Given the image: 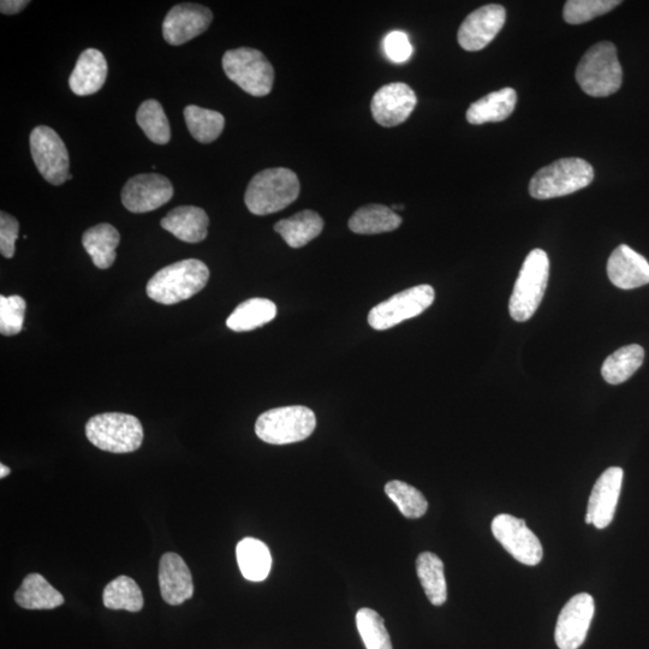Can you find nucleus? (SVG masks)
Segmentation results:
<instances>
[{
    "mask_svg": "<svg viewBox=\"0 0 649 649\" xmlns=\"http://www.w3.org/2000/svg\"><path fill=\"white\" fill-rule=\"evenodd\" d=\"M16 603L26 610H53L64 604V598L44 576L31 574L15 593Z\"/></svg>",
    "mask_w": 649,
    "mask_h": 649,
    "instance_id": "b1692460",
    "label": "nucleus"
},
{
    "mask_svg": "<svg viewBox=\"0 0 649 649\" xmlns=\"http://www.w3.org/2000/svg\"><path fill=\"white\" fill-rule=\"evenodd\" d=\"M356 625L367 649H392L389 631L384 619L372 609H361L356 615Z\"/></svg>",
    "mask_w": 649,
    "mask_h": 649,
    "instance_id": "f704fd0d",
    "label": "nucleus"
},
{
    "mask_svg": "<svg viewBox=\"0 0 649 649\" xmlns=\"http://www.w3.org/2000/svg\"><path fill=\"white\" fill-rule=\"evenodd\" d=\"M26 301L19 295L0 296V333L15 336L23 329L26 314Z\"/></svg>",
    "mask_w": 649,
    "mask_h": 649,
    "instance_id": "e433bc0d",
    "label": "nucleus"
},
{
    "mask_svg": "<svg viewBox=\"0 0 649 649\" xmlns=\"http://www.w3.org/2000/svg\"><path fill=\"white\" fill-rule=\"evenodd\" d=\"M550 277V260L543 249L527 255L510 297L509 312L517 323H525L538 311Z\"/></svg>",
    "mask_w": 649,
    "mask_h": 649,
    "instance_id": "20e7f679",
    "label": "nucleus"
},
{
    "mask_svg": "<svg viewBox=\"0 0 649 649\" xmlns=\"http://www.w3.org/2000/svg\"><path fill=\"white\" fill-rule=\"evenodd\" d=\"M624 472L622 468L606 469L593 487L589 497L586 523L604 529L611 525L621 496Z\"/></svg>",
    "mask_w": 649,
    "mask_h": 649,
    "instance_id": "f3484780",
    "label": "nucleus"
},
{
    "mask_svg": "<svg viewBox=\"0 0 649 649\" xmlns=\"http://www.w3.org/2000/svg\"><path fill=\"white\" fill-rule=\"evenodd\" d=\"M174 187L163 175L142 174L130 178L122 190V202L128 211L147 213L168 204Z\"/></svg>",
    "mask_w": 649,
    "mask_h": 649,
    "instance_id": "ddd939ff",
    "label": "nucleus"
},
{
    "mask_svg": "<svg viewBox=\"0 0 649 649\" xmlns=\"http://www.w3.org/2000/svg\"><path fill=\"white\" fill-rule=\"evenodd\" d=\"M10 472H11L10 468L2 464V466H0V479L7 478Z\"/></svg>",
    "mask_w": 649,
    "mask_h": 649,
    "instance_id": "a19ab883",
    "label": "nucleus"
},
{
    "mask_svg": "<svg viewBox=\"0 0 649 649\" xmlns=\"http://www.w3.org/2000/svg\"><path fill=\"white\" fill-rule=\"evenodd\" d=\"M595 612L592 595L580 593L571 598L558 617L555 640L559 649H579L585 642Z\"/></svg>",
    "mask_w": 649,
    "mask_h": 649,
    "instance_id": "f8f14e48",
    "label": "nucleus"
},
{
    "mask_svg": "<svg viewBox=\"0 0 649 649\" xmlns=\"http://www.w3.org/2000/svg\"><path fill=\"white\" fill-rule=\"evenodd\" d=\"M160 224L164 230L169 231L178 240L199 243L207 237L210 219L200 207L181 206L169 212Z\"/></svg>",
    "mask_w": 649,
    "mask_h": 649,
    "instance_id": "412c9836",
    "label": "nucleus"
},
{
    "mask_svg": "<svg viewBox=\"0 0 649 649\" xmlns=\"http://www.w3.org/2000/svg\"><path fill=\"white\" fill-rule=\"evenodd\" d=\"M402 218L384 205H367L359 208L349 219V229L359 235H377L400 228Z\"/></svg>",
    "mask_w": 649,
    "mask_h": 649,
    "instance_id": "bb28decb",
    "label": "nucleus"
},
{
    "mask_svg": "<svg viewBox=\"0 0 649 649\" xmlns=\"http://www.w3.org/2000/svg\"><path fill=\"white\" fill-rule=\"evenodd\" d=\"M384 50L387 58L396 64L409 61L413 56V46L406 33L395 31L386 35Z\"/></svg>",
    "mask_w": 649,
    "mask_h": 649,
    "instance_id": "4c0bfd02",
    "label": "nucleus"
},
{
    "mask_svg": "<svg viewBox=\"0 0 649 649\" xmlns=\"http://www.w3.org/2000/svg\"><path fill=\"white\" fill-rule=\"evenodd\" d=\"M607 275L619 289L640 288L649 284V263L645 256L622 244L613 250L607 261Z\"/></svg>",
    "mask_w": 649,
    "mask_h": 649,
    "instance_id": "a211bd4d",
    "label": "nucleus"
},
{
    "mask_svg": "<svg viewBox=\"0 0 649 649\" xmlns=\"http://www.w3.org/2000/svg\"><path fill=\"white\" fill-rule=\"evenodd\" d=\"M103 601L110 610L139 612L144 607V597L138 583L128 576H118L104 589Z\"/></svg>",
    "mask_w": 649,
    "mask_h": 649,
    "instance_id": "2f4dec72",
    "label": "nucleus"
},
{
    "mask_svg": "<svg viewBox=\"0 0 649 649\" xmlns=\"http://www.w3.org/2000/svg\"><path fill=\"white\" fill-rule=\"evenodd\" d=\"M621 3L618 0H569L564 5L563 17L570 25H581L610 13Z\"/></svg>",
    "mask_w": 649,
    "mask_h": 649,
    "instance_id": "c9c22d12",
    "label": "nucleus"
},
{
    "mask_svg": "<svg viewBox=\"0 0 649 649\" xmlns=\"http://www.w3.org/2000/svg\"><path fill=\"white\" fill-rule=\"evenodd\" d=\"M506 11L502 5L490 4L473 11L458 29V44L463 50H484L505 25Z\"/></svg>",
    "mask_w": 649,
    "mask_h": 649,
    "instance_id": "4468645a",
    "label": "nucleus"
},
{
    "mask_svg": "<svg viewBox=\"0 0 649 649\" xmlns=\"http://www.w3.org/2000/svg\"><path fill=\"white\" fill-rule=\"evenodd\" d=\"M391 208H392V210H394V211H395V210H404V206H402V205H395V206H392Z\"/></svg>",
    "mask_w": 649,
    "mask_h": 649,
    "instance_id": "79ce46f5",
    "label": "nucleus"
},
{
    "mask_svg": "<svg viewBox=\"0 0 649 649\" xmlns=\"http://www.w3.org/2000/svg\"><path fill=\"white\" fill-rule=\"evenodd\" d=\"M594 180L593 166L581 158H563L540 169L529 183L532 198L549 200L574 194Z\"/></svg>",
    "mask_w": 649,
    "mask_h": 649,
    "instance_id": "39448f33",
    "label": "nucleus"
},
{
    "mask_svg": "<svg viewBox=\"0 0 649 649\" xmlns=\"http://www.w3.org/2000/svg\"><path fill=\"white\" fill-rule=\"evenodd\" d=\"M416 571L428 600L434 606H442L448 599L442 559L432 552L421 553L416 559Z\"/></svg>",
    "mask_w": 649,
    "mask_h": 649,
    "instance_id": "c85d7f7f",
    "label": "nucleus"
},
{
    "mask_svg": "<svg viewBox=\"0 0 649 649\" xmlns=\"http://www.w3.org/2000/svg\"><path fill=\"white\" fill-rule=\"evenodd\" d=\"M136 122L154 144L165 145L171 139L169 119L157 100H146L136 113Z\"/></svg>",
    "mask_w": 649,
    "mask_h": 649,
    "instance_id": "473e14b6",
    "label": "nucleus"
},
{
    "mask_svg": "<svg viewBox=\"0 0 649 649\" xmlns=\"http://www.w3.org/2000/svg\"><path fill=\"white\" fill-rule=\"evenodd\" d=\"M31 152L35 165L47 182L62 186L68 181L69 153L55 130L46 125L35 128L31 134Z\"/></svg>",
    "mask_w": 649,
    "mask_h": 649,
    "instance_id": "9d476101",
    "label": "nucleus"
},
{
    "mask_svg": "<svg viewBox=\"0 0 649 649\" xmlns=\"http://www.w3.org/2000/svg\"><path fill=\"white\" fill-rule=\"evenodd\" d=\"M20 224L10 214L0 213V252L4 258L11 259L15 255V242L19 237Z\"/></svg>",
    "mask_w": 649,
    "mask_h": 649,
    "instance_id": "58836bf2",
    "label": "nucleus"
},
{
    "mask_svg": "<svg viewBox=\"0 0 649 649\" xmlns=\"http://www.w3.org/2000/svg\"><path fill=\"white\" fill-rule=\"evenodd\" d=\"M238 567L244 579L261 582L267 579L272 567V557L269 547L263 541L246 538L236 547Z\"/></svg>",
    "mask_w": 649,
    "mask_h": 649,
    "instance_id": "a878e982",
    "label": "nucleus"
},
{
    "mask_svg": "<svg viewBox=\"0 0 649 649\" xmlns=\"http://www.w3.org/2000/svg\"><path fill=\"white\" fill-rule=\"evenodd\" d=\"M107 77V62L98 50L83 51L70 75L71 91L80 97H87L100 91Z\"/></svg>",
    "mask_w": 649,
    "mask_h": 649,
    "instance_id": "aec40b11",
    "label": "nucleus"
},
{
    "mask_svg": "<svg viewBox=\"0 0 649 649\" xmlns=\"http://www.w3.org/2000/svg\"><path fill=\"white\" fill-rule=\"evenodd\" d=\"M89 442L112 454H129L140 449L144 428L133 415L105 413L93 416L86 425Z\"/></svg>",
    "mask_w": 649,
    "mask_h": 649,
    "instance_id": "423d86ee",
    "label": "nucleus"
},
{
    "mask_svg": "<svg viewBox=\"0 0 649 649\" xmlns=\"http://www.w3.org/2000/svg\"><path fill=\"white\" fill-rule=\"evenodd\" d=\"M516 103L515 89H500V91L487 94L486 97L470 105L467 111V121L474 125L503 122L514 112Z\"/></svg>",
    "mask_w": 649,
    "mask_h": 649,
    "instance_id": "4be33fe9",
    "label": "nucleus"
},
{
    "mask_svg": "<svg viewBox=\"0 0 649 649\" xmlns=\"http://www.w3.org/2000/svg\"><path fill=\"white\" fill-rule=\"evenodd\" d=\"M583 92L591 97L604 98L619 91L623 69L618 61L616 46L601 41L583 55L575 73Z\"/></svg>",
    "mask_w": 649,
    "mask_h": 649,
    "instance_id": "7ed1b4c3",
    "label": "nucleus"
},
{
    "mask_svg": "<svg viewBox=\"0 0 649 649\" xmlns=\"http://www.w3.org/2000/svg\"><path fill=\"white\" fill-rule=\"evenodd\" d=\"M159 586L165 603L181 605L192 599L194 583L186 562L176 553H165L159 564Z\"/></svg>",
    "mask_w": 649,
    "mask_h": 649,
    "instance_id": "6ab92c4d",
    "label": "nucleus"
},
{
    "mask_svg": "<svg viewBox=\"0 0 649 649\" xmlns=\"http://www.w3.org/2000/svg\"><path fill=\"white\" fill-rule=\"evenodd\" d=\"M184 118L190 134L201 144H211L216 141L225 127L222 113L202 109L196 105H189L184 109Z\"/></svg>",
    "mask_w": 649,
    "mask_h": 649,
    "instance_id": "7c9ffc66",
    "label": "nucleus"
},
{
    "mask_svg": "<svg viewBox=\"0 0 649 649\" xmlns=\"http://www.w3.org/2000/svg\"><path fill=\"white\" fill-rule=\"evenodd\" d=\"M223 69L232 82L253 97H265L272 91L275 70L258 50L241 47L225 52Z\"/></svg>",
    "mask_w": 649,
    "mask_h": 649,
    "instance_id": "6e6552de",
    "label": "nucleus"
},
{
    "mask_svg": "<svg viewBox=\"0 0 649 649\" xmlns=\"http://www.w3.org/2000/svg\"><path fill=\"white\" fill-rule=\"evenodd\" d=\"M317 427L313 410L302 407L271 409L256 420L255 433L263 442L287 445L302 442L312 436Z\"/></svg>",
    "mask_w": 649,
    "mask_h": 649,
    "instance_id": "0eeeda50",
    "label": "nucleus"
},
{
    "mask_svg": "<svg viewBox=\"0 0 649 649\" xmlns=\"http://www.w3.org/2000/svg\"><path fill=\"white\" fill-rule=\"evenodd\" d=\"M492 533L516 561L535 567L543 559V545L521 518L498 515L492 522Z\"/></svg>",
    "mask_w": 649,
    "mask_h": 649,
    "instance_id": "9b49d317",
    "label": "nucleus"
},
{
    "mask_svg": "<svg viewBox=\"0 0 649 649\" xmlns=\"http://www.w3.org/2000/svg\"><path fill=\"white\" fill-rule=\"evenodd\" d=\"M418 98L406 83L395 82L381 87L371 103L372 115L386 128L397 127L412 115Z\"/></svg>",
    "mask_w": 649,
    "mask_h": 649,
    "instance_id": "2eb2a0df",
    "label": "nucleus"
},
{
    "mask_svg": "<svg viewBox=\"0 0 649 649\" xmlns=\"http://www.w3.org/2000/svg\"><path fill=\"white\" fill-rule=\"evenodd\" d=\"M277 317V306L267 299H250L241 303L226 320L229 329L248 332L269 324Z\"/></svg>",
    "mask_w": 649,
    "mask_h": 649,
    "instance_id": "cd10ccee",
    "label": "nucleus"
},
{
    "mask_svg": "<svg viewBox=\"0 0 649 649\" xmlns=\"http://www.w3.org/2000/svg\"><path fill=\"white\" fill-rule=\"evenodd\" d=\"M212 11L200 4L184 3L176 5L166 15L163 35L166 43L180 46L199 37L210 27Z\"/></svg>",
    "mask_w": 649,
    "mask_h": 649,
    "instance_id": "dca6fc26",
    "label": "nucleus"
},
{
    "mask_svg": "<svg viewBox=\"0 0 649 649\" xmlns=\"http://www.w3.org/2000/svg\"><path fill=\"white\" fill-rule=\"evenodd\" d=\"M434 299L436 293L431 285H416L372 308L368 314V324L377 331L389 330L424 313L433 305Z\"/></svg>",
    "mask_w": 649,
    "mask_h": 649,
    "instance_id": "1a4fd4ad",
    "label": "nucleus"
},
{
    "mask_svg": "<svg viewBox=\"0 0 649 649\" xmlns=\"http://www.w3.org/2000/svg\"><path fill=\"white\" fill-rule=\"evenodd\" d=\"M300 181L287 168H272L256 174L249 182L244 202L255 216L284 210L299 198Z\"/></svg>",
    "mask_w": 649,
    "mask_h": 649,
    "instance_id": "f03ea898",
    "label": "nucleus"
},
{
    "mask_svg": "<svg viewBox=\"0 0 649 649\" xmlns=\"http://www.w3.org/2000/svg\"><path fill=\"white\" fill-rule=\"evenodd\" d=\"M645 360V350L641 345L630 344L611 354L601 368V375L607 383L619 385L633 377Z\"/></svg>",
    "mask_w": 649,
    "mask_h": 649,
    "instance_id": "c756f323",
    "label": "nucleus"
},
{
    "mask_svg": "<svg viewBox=\"0 0 649 649\" xmlns=\"http://www.w3.org/2000/svg\"><path fill=\"white\" fill-rule=\"evenodd\" d=\"M121 235L111 224H99L88 229L82 236V244L100 270H107L116 261V249Z\"/></svg>",
    "mask_w": 649,
    "mask_h": 649,
    "instance_id": "5701e85b",
    "label": "nucleus"
},
{
    "mask_svg": "<svg viewBox=\"0 0 649 649\" xmlns=\"http://www.w3.org/2000/svg\"><path fill=\"white\" fill-rule=\"evenodd\" d=\"M324 230V220L317 212L306 210L283 219L275 225V231L291 248H302L317 238Z\"/></svg>",
    "mask_w": 649,
    "mask_h": 649,
    "instance_id": "393cba45",
    "label": "nucleus"
},
{
    "mask_svg": "<svg viewBox=\"0 0 649 649\" xmlns=\"http://www.w3.org/2000/svg\"><path fill=\"white\" fill-rule=\"evenodd\" d=\"M27 5H29L28 0H2L0 11L4 15H16L27 8Z\"/></svg>",
    "mask_w": 649,
    "mask_h": 649,
    "instance_id": "ea45409f",
    "label": "nucleus"
},
{
    "mask_svg": "<svg viewBox=\"0 0 649 649\" xmlns=\"http://www.w3.org/2000/svg\"><path fill=\"white\" fill-rule=\"evenodd\" d=\"M210 279V270L198 259L178 261L164 267L147 284V295L162 305H176L200 293Z\"/></svg>",
    "mask_w": 649,
    "mask_h": 649,
    "instance_id": "f257e3e1",
    "label": "nucleus"
},
{
    "mask_svg": "<svg viewBox=\"0 0 649 649\" xmlns=\"http://www.w3.org/2000/svg\"><path fill=\"white\" fill-rule=\"evenodd\" d=\"M385 493L407 518H420L428 509L427 500L419 490L400 480L390 481L385 486Z\"/></svg>",
    "mask_w": 649,
    "mask_h": 649,
    "instance_id": "72a5a7b5",
    "label": "nucleus"
}]
</instances>
